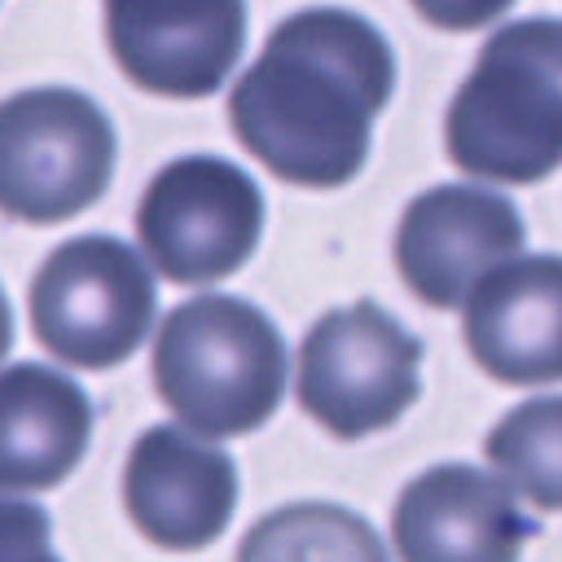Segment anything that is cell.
<instances>
[{
  "mask_svg": "<svg viewBox=\"0 0 562 562\" xmlns=\"http://www.w3.org/2000/svg\"><path fill=\"white\" fill-rule=\"evenodd\" d=\"M514 0H413V9L439 31H479L501 18Z\"/></svg>",
  "mask_w": 562,
  "mask_h": 562,
  "instance_id": "16",
  "label": "cell"
},
{
  "mask_svg": "<svg viewBox=\"0 0 562 562\" xmlns=\"http://www.w3.org/2000/svg\"><path fill=\"white\" fill-rule=\"evenodd\" d=\"M123 505L145 540L202 549L237 509V465L189 426H149L123 465Z\"/></svg>",
  "mask_w": 562,
  "mask_h": 562,
  "instance_id": "10",
  "label": "cell"
},
{
  "mask_svg": "<svg viewBox=\"0 0 562 562\" xmlns=\"http://www.w3.org/2000/svg\"><path fill=\"white\" fill-rule=\"evenodd\" d=\"M391 536L395 553L413 562L514 558L536 536V522L492 474L474 465H435L400 492Z\"/></svg>",
  "mask_w": 562,
  "mask_h": 562,
  "instance_id": "12",
  "label": "cell"
},
{
  "mask_svg": "<svg viewBox=\"0 0 562 562\" xmlns=\"http://www.w3.org/2000/svg\"><path fill=\"white\" fill-rule=\"evenodd\" d=\"M26 303L35 338L61 364L110 369L145 342L158 312V290L145 259L127 241L83 233L53 246Z\"/></svg>",
  "mask_w": 562,
  "mask_h": 562,
  "instance_id": "4",
  "label": "cell"
},
{
  "mask_svg": "<svg viewBox=\"0 0 562 562\" xmlns=\"http://www.w3.org/2000/svg\"><path fill=\"white\" fill-rule=\"evenodd\" d=\"M0 553H48V514L0 501Z\"/></svg>",
  "mask_w": 562,
  "mask_h": 562,
  "instance_id": "15",
  "label": "cell"
},
{
  "mask_svg": "<svg viewBox=\"0 0 562 562\" xmlns=\"http://www.w3.org/2000/svg\"><path fill=\"white\" fill-rule=\"evenodd\" d=\"M92 400L48 364L0 369V492L57 487L88 452Z\"/></svg>",
  "mask_w": 562,
  "mask_h": 562,
  "instance_id": "13",
  "label": "cell"
},
{
  "mask_svg": "<svg viewBox=\"0 0 562 562\" xmlns=\"http://www.w3.org/2000/svg\"><path fill=\"white\" fill-rule=\"evenodd\" d=\"M465 347L514 386L562 382V255H514L465 299Z\"/></svg>",
  "mask_w": 562,
  "mask_h": 562,
  "instance_id": "11",
  "label": "cell"
},
{
  "mask_svg": "<svg viewBox=\"0 0 562 562\" xmlns=\"http://www.w3.org/2000/svg\"><path fill=\"white\" fill-rule=\"evenodd\" d=\"M114 123L75 88H26L0 101V211L61 224L88 211L114 176Z\"/></svg>",
  "mask_w": 562,
  "mask_h": 562,
  "instance_id": "5",
  "label": "cell"
},
{
  "mask_svg": "<svg viewBox=\"0 0 562 562\" xmlns=\"http://www.w3.org/2000/svg\"><path fill=\"white\" fill-rule=\"evenodd\" d=\"M395 92L386 35L351 9H299L241 70L228 123L250 158L307 189L347 184L364 158L373 119Z\"/></svg>",
  "mask_w": 562,
  "mask_h": 562,
  "instance_id": "1",
  "label": "cell"
},
{
  "mask_svg": "<svg viewBox=\"0 0 562 562\" xmlns=\"http://www.w3.org/2000/svg\"><path fill=\"white\" fill-rule=\"evenodd\" d=\"M136 233L167 281H220L255 255L263 233V193L237 162L189 154L145 184Z\"/></svg>",
  "mask_w": 562,
  "mask_h": 562,
  "instance_id": "7",
  "label": "cell"
},
{
  "mask_svg": "<svg viewBox=\"0 0 562 562\" xmlns=\"http://www.w3.org/2000/svg\"><path fill=\"white\" fill-rule=\"evenodd\" d=\"M448 158L479 180L536 184L562 167V18L501 26L443 119Z\"/></svg>",
  "mask_w": 562,
  "mask_h": 562,
  "instance_id": "2",
  "label": "cell"
},
{
  "mask_svg": "<svg viewBox=\"0 0 562 562\" xmlns=\"http://www.w3.org/2000/svg\"><path fill=\"white\" fill-rule=\"evenodd\" d=\"M527 228L509 198L479 184H439L408 202L395 228V268L430 307H465L470 290L522 255Z\"/></svg>",
  "mask_w": 562,
  "mask_h": 562,
  "instance_id": "9",
  "label": "cell"
},
{
  "mask_svg": "<svg viewBox=\"0 0 562 562\" xmlns=\"http://www.w3.org/2000/svg\"><path fill=\"white\" fill-rule=\"evenodd\" d=\"M162 404L198 435L228 439L259 430L285 391V342L246 299L198 294L154 338L149 360Z\"/></svg>",
  "mask_w": 562,
  "mask_h": 562,
  "instance_id": "3",
  "label": "cell"
},
{
  "mask_svg": "<svg viewBox=\"0 0 562 562\" xmlns=\"http://www.w3.org/2000/svg\"><path fill=\"white\" fill-rule=\"evenodd\" d=\"M496 474L540 509H562V395H540L509 408L487 443Z\"/></svg>",
  "mask_w": 562,
  "mask_h": 562,
  "instance_id": "14",
  "label": "cell"
},
{
  "mask_svg": "<svg viewBox=\"0 0 562 562\" xmlns=\"http://www.w3.org/2000/svg\"><path fill=\"white\" fill-rule=\"evenodd\" d=\"M119 70L154 97H211L241 57L246 0H105Z\"/></svg>",
  "mask_w": 562,
  "mask_h": 562,
  "instance_id": "8",
  "label": "cell"
},
{
  "mask_svg": "<svg viewBox=\"0 0 562 562\" xmlns=\"http://www.w3.org/2000/svg\"><path fill=\"white\" fill-rule=\"evenodd\" d=\"M9 347H13V307H9V299L0 290V360H4Z\"/></svg>",
  "mask_w": 562,
  "mask_h": 562,
  "instance_id": "17",
  "label": "cell"
},
{
  "mask_svg": "<svg viewBox=\"0 0 562 562\" xmlns=\"http://www.w3.org/2000/svg\"><path fill=\"white\" fill-rule=\"evenodd\" d=\"M422 342L378 303L325 312L299 347V404L338 439L400 422L422 395Z\"/></svg>",
  "mask_w": 562,
  "mask_h": 562,
  "instance_id": "6",
  "label": "cell"
}]
</instances>
